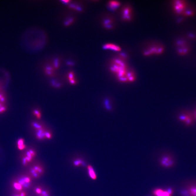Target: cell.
<instances>
[{
    "instance_id": "1",
    "label": "cell",
    "mask_w": 196,
    "mask_h": 196,
    "mask_svg": "<svg viewBox=\"0 0 196 196\" xmlns=\"http://www.w3.org/2000/svg\"><path fill=\"white\" fill-rule=\"evenodd\" d=\"M109 69L118 81L122 83H129L130 78L133 69L129 67L127 62L117 57L113 58L111 61Z\"/></svg>"
},
{
    "instance_id": "2",
    "label": "cell",
    "mask_w": 196,
    "mask_h": 196,
    "mask_svg": "<svg viewBox=\"0 0 196 196\" xmlns=\"http://www.w3.org/2000/svg\"><path fill=\"white\" fill-rule=\"evenodd\" d=\"M165 48L163 44L159 42H152L147 43L142 49L143 56L149 57L163 55Z\"/></svg>"
},
{
    "instance_id": "3",
    "label": "cell",
    "mask_w": 196,
    "mask_h": 196,
    "mask_svg": "<svg viewBox=\"0 0 196 196\" xmlns=\"http://www.w3.org/2000/svg\"><path fill=\"white\" fill-rule=\"evenodd\" d=\"M177 120L187 127H190L196 122L192 110L189 109H183L178 113Z\"/></svg>"
},
{
    "instance_id": "4",
    "label": "cell",
    "mask_w": 196,
    "mask_h": 196,
    "mask_svg": "<svg viewBox=\"0 0 196 196\" xmlns=\"http://www.w3.org/2000/svg\"><path fill=\"white\" fill-rule=\"evenodd\" d=\"M120 17L123 21L130 22L133 19L134 10L132 6L129 4H125L121 8Z\"/></svg>"
},
{
    "instance_id": "5",
    "label": "cell",
    "mask_w": 196,
    "mask_h": 196,
    "mask_svg": "<svg viewBox=\"0 0 196 196\" xmlns=\"http://www.w3.org/2000/svg\"><path fill=\"white\" fill-rule=\"evenodd\" d=\"M172 5L173 10L175 13L180 14L184 13L187 4L185 1H172Z\"/></svg>"
},
{
    "instance_id": "6",
    "label": "cell",
    "mask_w": 196,
    "mask_h": 196,
    "mask_svg": "<svg viewBox=\"0 0 196 196\" xmlns=\"http://www.w3.org/2000/svg\"><path fill=\"white\" fill-rule=\"evenodd\" d=\"M103 25L105 28L107 30H113L116 26L115 18L112 16L106 17L103 20Z\"/></svg>"
},
{
    "instance_id": "7",
    "label": "cell",
    "mask_w": 196,
    "mask_h": 196,
    "mask_svg": "<svg viewBox=\"0 0 196 196\" xmlns=\"http://www.w3.org/2000/svg\"><path fill=\"white\" fill-rule=\"evenodd\" d=\"M44 168L42 166L39 165L34 166L31 170V173L32 176L35 178H38L41 177L44 174Z\"/></svg>"
},
{
    "instance_id": "8",
    "label": "cell",
    "mask_w": 196,
    "mask_h": 196,
    "mask_svg": "<svg viewBox=\"0 0 196 196\" xmlns=\"http://www.w3.org/2000/svg\"><path fill=\"white\" fill-rule=\"evenodd\" d=\"M36 153L33 150L30 149L26 153V155L23 158V163L24 165H26L32 161L36 156Z\"/></svg>"
},
{
    "instance_id": "9",
    "label": "cell",
    "mask_w": 196,
    "mask_h": 196,
    "mask_svg": "<svg viewBox=\"0 0 196 196\" xmlns=\"http://www.w3.org/2000/svg\"><path fill=\"white\" fill-rule=\"evenodd\" d=\"M103 49L105 50H110L117 52H120L122 51L120 46L112 43H108L105 44L103 46Z\"/></svg>"
},
{
    "instance_id": "10",
    "label": "cell",
    "mask_w": 196,
    "mask_h": 196,
    "mask_svg": "<svg viewBox=\"0 0 196 196\" xmlns=\"http://www.w3.org/2000/svg\"><path fill=\"white\" fill-rule=\"evenodd\" d=\"M173 192V191L172 189H168L166 190L158 189L154 190V194L156 196H172Z\"/></svg>"
},
{
    "instance_id": "11",
    "label": "cell",
    "mask_w": 196,
    "mask_h": 196,
    "mask_svg": "<svg viewBox=\"0 0 196 196\" xmlns=\"http://www.w3.org/2000/svg\"><path fill=\"white\" fill-rule=\"evenodd\" d=\"M122 5L120 1H110L108 2L107 6L108 9L112 11H115Z\"/></svg>"
},
{
    "instance_id": "12",
    "label": "cell",
    "mask_w": 196,
    "mask_h": 196,
    "mask_svg": "<svg viewBox=\"0 0 196 196\" xmlns=\"http://www.w3.org/2000/svg\"><path fill=\"white\" fill-rule=\"evenodd\" d=\"M161 163L163 166L169 167L174 165V162L172 157L167 156L163 157L161 160Z\"/></svg>"
},
{
    "instance_id": "13",
    "label": "cell",
    "mask_w": 196,
    "mask_h": 196,
    "mask_svg": "<svg viewBox=\"0 0 196 196\" xmlns=\"http://www.w3.org/2000/svg\"><path fill=\"white\" fill-rule=\"evenodd\" d=\"M186 196H196V183L189 185L186 190Z\"/></svg>"
},
{
    "instance_id": "14",
    "label": "cell",
    "mask_w": 196,
    "mask_h": 196,
    "mask_svg": "<svg viewBox=\"0 0 196 196\" xmlns=\"http://www.w3.org/2000/svg\"><path fill=\"white\" fill-rule=\"evenodd\" d=\"M87 167L88 170L89 175L91 178L93 180H96L97 179V176L95 171H94L93 168L90 165H88Z\"/></svg>"
},
{
    "instance_id": "15",
    "label": "cell",
    "mask_w": 196,
    "mask_h": 196,
    "mask_svg": "<svg viewBox=\"0 0 196 196\" xmlns=\"http://www.w3.org/2000/svg\"><path fill=\"white\" fill-rule=\"evenodd\" d=\"M17 145L18 149L20 150H24L26 148V146L24 143V140L23 138H21L18 140Z\"/></svg>"
},
{
    "instance_id": "16",
    "label": "cell",
    "mask_w": 196,
    "mask_h": 196,
    "mask_svg": "<svg viewBox=\"0 0 196 196\" xmlns=\"http://www.w3.org/2000/svg\"><path fill=\"white\" fill-rule=\"evenodd\" d=\"M116 57L123 61L127 62L128 58V55L125 52H122V51L121 52H118Z\"/></svg>"
},
{
    "instance_id": "17",
    "label": "cell",
    "mask_w": 196,
    "mask_h": 196,
    "mask_svg": "<svg viewBox=\"0 0 196 196\" xmlns=\"http://www.w3.org/2000/svg\"><path fill=\"white\" fill-rule=\"evenodd\" d=\"M13 186L15 189L18 191L22 190L24 188L22 185L19 182H15L14 183Z\"/></svg>"
},
{
    "instance_id": "18",
    "label": "cell",
    "mask_w": 196,
    "mask_h": 196,
    "mask_svg": "<svg viewBox=\"0 0 196 196\" xmlns=\"http://www.w3.org/2000/svg\"><path fill=\"white\" fill-rule=\"evenodd\" d=\"M44 130L43 128L39 130H37L36 133V137L39 140L43 133L44 132Z\"/></svg>"
},
{
    "instance_id": "19",
    "label": "cell",
    "mask_w": 196,
    "mask_h": 196,
    "mask_svg": "<svg viewBox=\"0 0 196 196\" xmlns=\"http://www.w3.org/2000/svg\"><path fill=\"white\" fill-rule=\"evenodd\" d=\"M84 163L81 160H77L74 162L73 164L75 166H80L82 165Z\"/></svg>"
},
{
    "instance_id": "20",
    "label": "cell",
    "mask_w": 196,
    "mask_h": 196,
    "mask_svg": "<svg viewBox=\"0 0 196 196\" xmlns=\"http://www.w3.org/2000/svg\"><path fill=\"white\" fill-rule=\"evenodd\" d=\"M32 126L36 130H39L43 128L42 126L36 123H32Z\"/></svg>"
},
{
    "instance_id": "21",
    "label": "cell",
    "mask_w": 196,
    "mask_h": 196,
    "mask_svg": "<svg viewBox=\"0 0 196 196\" xmlns=\"http://www.w3.org/2000/svg\"><path fill=\"white\" fill-rule=\"evenodd\" d=\"M33 114L36 115L37 118L38 119L41 118V113H40L39 111L36 110H34L33 111Z\"/></svg>"
},
{
    "instance_id": "22",
    "label": "cell",
    "mask_w": 196,
    "mask_h": 196,
    "mask_svg": "<svg viewBox=\"0 0 196 196\" xmlns=\"http://www.w3.org/2000/svg\"><path fill=\"white\" fill-rule=\"evenodd\" d=\"M35 191L37 194L38 195H41L43 191L41 188L38 187L35 189Z\"/></svg>"
},
{
    "instance_id": "23",
    "label": "cell",
    "mask_w": 196,
    "mask_h": 196,
    "mask_svg": "<svg viewBox=\"0 0 196 196\" xmlns=\"http://www.w3.org/2000/svg\"><path fill=\"white\" fill-rule=\"evenodd\" d=\"M41 196H49L50 194L48 191H42L41 195Z\"/></svg>"
},
{
    "instance_id": "24",
    "label": "cell",
    "mask_w": 196,
    "mask_h": 196,
    "mask_svg": "<svg viewBox=\"0 0 196 196\" xmlns=\"http://www.w3.org/2000/svg\"><path fill=\"white\" fill-rule=\"evenodd\" d=\"M74 75L73 72H70V73H69L68 77L69 81L71 80H73L74 78Z\"/></svg>"
},
{
    "instance_id": "25",
    "label": "cell",
    "mask_w": 196,
    "mask_h": 196,
    "mask_svg": "<svg viewBox=\"0 0 196 196\" xmlns=\"http://www.w3.org/2000/svg\"><path fill=\"white\" fill-rule=\"evenodd\" d=\"M45 136L46 138H47V139H51L52 137V135H51L50 133L48 132H46L45 133Z\"/></svg>"
},
{
    "instance_id": "26",
    "label": "cell",
    "mask_w": 196,
    "mask_h": 196,
    "mask_svg": "<svg viewBox=\"0 0 196 196\" xmlns=\"http://www.w3.org/2000/svg\"><path fill=\"white\" fill-rule=\"evenodd\" d=\"M192 112L193 113L194 117H195V119L196 122V105L195 106V107L193 109Z\"/></svg>"
},
{
    "instance_id": "27",
    "label": "cell",
    "mask_w": 196,
    "mask_h": 196,
    "mask_svg": "<svg viewBox=\"0 0 196 196\" xmlns=\"http://www.w3.org/2000/svg\"><path fill=\"white\" fill-rule=\"evenodd\" d=\"M26 192H22L21 193V194H19V195H18L15 196H26Z\"/></svg>"
},
{
    "instance_id": "28",
    "label": "cell",
    "mask_w": 196,
    "mask_h": 196,
    "mask_svg": "<svg viewBox=\"0 0 196 196\" xmlns=\"http://www.w3.org/2000/svg\"><path fill=\"white\" fill-rule=\"evenodd\" d=\"M70 81V83L71 84H76V81L75 80H70L69 81Z\"/></svg>"
},
{
    "instance_id": "29",
    "label": "cell",
    "mask_w": 196,
    "mask_h": 196,
    "mask_svg": "<svg viewBox=\"0 0 196 196\" xmlns=\"http://www.w3.org/2000/svg\"><path fill=\"white\" fill-rule=\"evenodd\" d=\"M61 84H56V86H55V87L56 88H59L61 87Z\"/></svg>"
}]
</instances>
